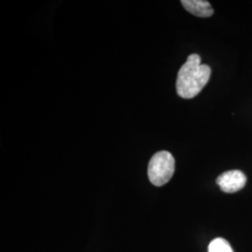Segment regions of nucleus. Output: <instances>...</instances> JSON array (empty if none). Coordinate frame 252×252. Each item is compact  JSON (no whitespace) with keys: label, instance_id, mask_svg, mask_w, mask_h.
<instances>
[{"label":"nucleus","instance_id":"nucleus-1","mask_svg":"<svg viewBox=\"0 0 252 252\" xmlns=\"http://www.w3.org/2000/svg\"><path fill=\"white\" fill-rule=\"evenodd\" d=\"M210 75V67L201 63L198 54H190L178 73L176 82L178 94L185 99L193 98L207 85Z\"/></svg>","mask_w":252,"mask_h":252},{"label":"nucleus","instance_id":"nucleus-2","mask_svg":"<svg viewBox=\"0 0 252 252\" xmlns=\"http://www.w3.org/2000/svg\"><path fill=\"white\" fill-rule=\"evenodd\" d=\"M175 172V159L171 153L162 151L155 153L148 166L149 180L155 186H162L171 180Z\"/></svg>","mask_w":252,"mask_h":252},{"label":"nucleus","instance_id":"nucleus-3","mask_svg":"<svg viewBox=\"0 0 252 252\" xmlns=\"http://www.w3.org/2000/svg\"><path fill=\"white\" fill-rule=\"evenodd\" d=\"M247 182V178L240 170H230L224 172L217 179V184L221 190L227 193H232L243 189Z\"/></svg>","mask_w":252,"mask_h":252},{"label":"nucleus","instance_id":"nucleus-4","mask_svg":"<svg viewBox=\"0 0 252 252\" xmlns=\"http://www.w3.org/2000/svg\"><path fill=\"white\" fill-rule=\"evenodd\" d=\"M181 4L189 13L202 18L210 17L214 13L210 3L206 0H182Z\"/></svg>","mask_w":252,"mask_h":252},{"label":"nucleus","instance_id":"nucleus-5","mask_svg":"<svg viewBox=\"0 0 252 252\" xmlns=\"http://www.w3.org/2000/svg\"><path fill=\"white\" fill-rule=\"evenodd\" d=\"M208 252H234L231 245L223 238H216L208 246Z\"/></svg>","mask_w":252,"mask_h":252}]
</instances>
